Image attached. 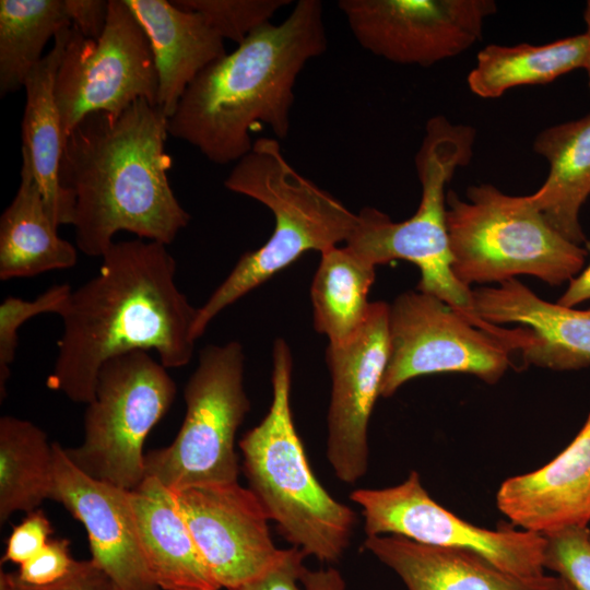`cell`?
<instances>
[{"mask_svg": "<svg viewBox=\"0 0 590 590\" xmlns=\"http://www.w3.org/2000/svg\"><path fill=\"white\" fill-rule=\"evenodd\" d=\"M497 508L526 531L546 535L590 522V413L575 438L553 460L505 480Z\"/></svg>", "mask_w": 590, "mask_h": 590, "instance_id": "obj_18", "label": "cell"}, {"mask_svg": "<svg viewBox=\"0 0 590 590\" xmlns=\"http://www.w3.org/2000/svg\"><path fill=\"white\" fill-rule=\"evenodd\" d=\"M177 7L200 13L225 40L239 45L270 22L290 0H174Z\"/></svg>", "mask_w": 590, "mask_h": 590, "instance_id": "obj_29", "label": "cell"}, {"mask_svg": "<svg viewBox=\"0 0 590 590\" xmlns=\"http://www.w3.org/2000/svg\"><path fill=\"white\" fill-rule=\"evenodd\" d=\"M130 500L148 568L162 590H220L173 492L146 476Z\"/></svg>", "mask_w": 590, "mask_h": 590, "instance_id": "obj_21", "label": "cell"}, {"mask_svg": "<svg viewBox=\"0 0 590 590\" xmlns=\"http://www.w3.org/2000/svg\"><path fill=\"white\" fill-rule=\"evenodd\" d=\"M244 368V350L237 341L200 351L184 389L182 425L170 445L145 453L146 476L170 489L237 482L235 436L250 410Z\"/></svg>", "mask_w": 590, "mask_h": 590, "instance_id": "obj_9", "label": "cell"}, {"mask_svg": "<svg viewBox=\"0 0 590 590\" xmlns=\"http://www.w3.org/2000/svg\"><path fill=\"white\" fill-rule=\"evenodd\" d=\"M586 249L590 253V241H586ZM590 299V262L575 278L568 282L564 294L556 302L566 307H575Z\"/></svg>", "mask_w": 590, "mask_h": 590, "instance_id": "obj_37", "label": "cell"}, {"mask_svg": "<svg viewBox=\"0 0 590 590\" xmlns=\"http://www.w3.org/2000/svg\"><path fill=\"white\" fill-rule=\"evenodd\" d=\"M476 315L491 324L520 323L528 330L522 363L552 370L590 366V308L540 298L517 279L472 290Z\"/></svg>", "mask_w": 590, "mask_h": 590, "instance_id": "obj_17", "label": "cell"}, {"mask_svg": "<svg viewBox=\"0 0 590 590\" xmlns=\"http://www.w3.org/2000/svg\"><path fill=\"white\" fill-rule=\"evenodd\" d=\"M306 556L295 546L284 548L274 565L233 590H304L302 577L306 570Z\"/></svg>", "mask_w": 590, "mask_h": 590, "instance_id": "obj_34", "label": "cell"}, {"mask_svg": "<svg viewBox=\"0 0 590 590\" xmlns=\"http://www.w3.org/2000/svg\"><path fill=\"white\" fill-rule=\"evenodd\" d=\"M71 25L85 38L98 39L106 26L109 1L64 0Z\"/></svg>", "mask_w": 590, "mask_h": 590, "instance_id": "obj_36", "label": "cell"}, {"mask_svg": "<svg viewBox=\"0 0 590 590\" xmlns=\"http://www.w3.org/2000/svg\"><path fill=\"white\" fill-rule=\"evenodd\" d=\"M52 532L51 523L42 510L27 512L9 535L1 563H25L46 546Z\"/></svg>", "mask_w": 590, "mask_h": 590, "instance_id": "obj_33", "label": "cell"}, {"mask_svg": "<svg viewBox=\"0 0 590 590\" xmlns=\"http://www.w3.org/2000/svg\"><path fill=\"white\" fill-rule=\"evenodd\" d=\"M293 359L283 339L273 346L272 402L262 421L239 441L249 488L280 534L307 556L338 562L357 518L315 476L291 410Z\"/></svg>", "mask_w": 590, "mask_h": 590, "instance_id": "obj_5", "label": "cell"}, {"mask_svg": "<svg viewBox=\"0 0 590 590\" xmlns=\"http://www.w3.org/2000/svg\"><path fill=\"white\" fill-rule=\"evenodd\" d=\"M357 43L400 64L430 67L481 40L493 0H341Z\"/></svg>", "mask_w": 590, "mask_h": 590, "instance_id": "obj_13", "label": "cell"}, {"mask_svg": "<svg viewBox=\"0 0 590 590\" xmlns=\"http://www.w3.org/2000/svg\"><path fill=\"white\" fill-rule=\"evenodd\" d=\"M475 135L471 126L452 123L444 116L429 118L415 155L422 187L416 212L393 222L386 213L365 206L357 213L345 246L375 267L396 259L414 263L421 272L417 291L444 300L475 327L511 341L515 329L482 320L473 306L472 290L460 283L451 269L445 189L456 170L470 164Z\"/></svg>", "mask_w": 590, "mask_h": 590, "instance_id": "obj_6", "label": "cell"}, {"mask_svg": "<svg viewBox=\"0 0 590 590\" xmlns=\"http://www.w3.org/2000/svg\"><path fill=\"white\" fill-rule=\"evenodd\" d=\"M587 56L585 33L544 45L491 44L479 51L467 82L476 96L498 98L510 88L548 84L576 69H585Z\"/></svg>", "mask_w": 590, "mask_h": 590, "instance_id": "obj_25", "label": "cell"}, {"mask_svg": "<svg viewBox=\"0 0 590 590\" xmlns=\"http://www.w3.org/2000/svg\"><path fill=\"white\" fill-rule=\"evenodd\" d=\"M560 590H576V589L563 579Z\"/></svg>", "mask_w": 590, "mask_h": 590, "instance_id": "obj_41", "label": "cell"}, {"mask_svg": "<svg viewBox=\"0 0 590 590\" xmlns=\"http://www.w3.org/2000/svg\"><path fill=\"white\" fill-rule=\"evenodd\" d=\"M467 199L446 196L451 269L464 286L518 275L558 286L583 269L587 249L552 227L530 196L481 184L467 189Z\"/></svg>", "mask_w": 590, "mask_h": 590, "instance_id": "obj_7", "label": "cell"}, {"mask_svg": "<svg viewBox=\"0 0 590 590\" xmlns=\"http://www.w3.org/2000/svg\"><path fill=\"white\" fill-rule=\"evenodd\" d=\"M17 191L0 217V280L70 269L76 248L58 235L26 155Z\"/></svg>", "mask_w": 590, "mask_h": 590, "instance_id": "obj_24", "label": "cell"}, {"mask_svg": "<svg viewBox=\"0 0 590 590\" xmlns=\"http://www.w3.org/2000/svg\"><path fill=\"white\" fill-rule=\"evenodd\" d=\"M389 358L380 397L389 398L415 377L464 373L496 384L511 366L517 346L475 327L438 297L409 291L388 312Z\"/></svg>", "mask_w": 590, "mask_h": 590, "instance_id": "obj_11", "label": "cell"}, {"mask_svg": "<svg viewBox=\"0 0 590 590\" xmlns=\"http://www.w3.org/2000/svg\"><path fill=\"white\" fill-rule=\"evenodd\" d=\"M375 269L347 246H335L321 252L310 298L315 329L324 334L329 343L349 339L366 320Z\"/></svg>", "mask_w": 590, "mask_h": 590, "instance_id": "obj_26", "label": "cell"}, {"mask_svg": "<svg viewBox=\"0 0 590 590\" xmlns=\"http://www.w3.org/2000/svg\"><path fill=\"white\" fill-rule=\"evenodd\" d=\"M98 272L72 290L61 314L62 333L47 386L72 402L90 403L101 367L110 358L155 351L166 368L193 355L198 308L177 287L176 261L167 246L115 241Z\"/></svg>", "mask_w": 590, "mask_h": 590, "instance_id": "obj_1", "label": "cell"}, {"mask_svg": "<svg viewBox=\"0 0 590 590\" xmlns=\"http://www.w3.org/2000/svg\"><path fill=\"white\" fill-rule=\"evenodd\" d=\"M17 585L23 590H122L118 583L92 559L75 560L67 576L54 585L40 588L25 587L19 582Z\"/></svg>", "mask_w": 590, "mask_h": 590, "instance_id": "obj_35", "label": "cell"}, {"mask_svg": "<svg viewBox=\"0 0 590 590\" xmlns=\"http://www.w3.org/2000/svg\"><path fill=\"white\" fill-rule=\"evenodd\" d=\"M142 26L158 78L157 106L169 118L186 88L227 52L224 39L198 12L166 0H125Z\"/></svg>", "mask_w": 590, "mask_h": 590, "instance_id": "obj_20", "label": "cell"}, {"mask_svg": "<svg viewBox=\"0 0 590 590\" xmlns=\"http://www.w3.org/2000/svg\"><path fill=\"white\" fill-rule=\"evenodd\" d=\"M388 312V304L371 303L359 329L329 343L326 352L332 381L326 453L335 476L347 484L368 469V424L389 358Z\"/></svg>", "mask_w": 590, "mask_h": 590, "instance_id": "obj_14", "label": "cell"}, {"mask_svg": "<svg viewBox=\"0 0 590 590\" xmlns=\"http://www.w3.org/2000/svg\"><path fill=\"white\" fill-rule=\"evenodd\" d=\"M69 545L68 539H50L37 555L21 564L19 570L13 573L16 581L25 587L40 588L61 580L75 562Z\"/></svg>", "mask_w": 590, "mask_h": 590, "instance_id": "obj_32", "label": "cell"}, {"mask_svg": "<svg viewBox=\"0 0 590 590\" xmlns=\"http://www.w3.org/2000/svg\"><path fill=\"white\" fill-rule=\"evenodd\" d=\"M176 397V384L146 351L129 352L99 369L83 420V441L64 448L88 476L127 491L146 477L143 445Z\"/></svg>", "mask_w": 590, "mask_h": 590, "instance_id": "obj_8", "label": "cell"}, {"mask_svg": "<svg viewBox=\"0 0 590 590\" xmlns=\"http://www.w3.org/2000/svg\"><path fill=\"white\" fill-rule=\"evenodd\" d=\"M544 536V568L576 590H590V529L570 527Z\"/></svg>", "mask_w": 590, "mask_h": 590, "instance_id": "obj_31", "label": "cell"}, {"mask_svg": "<svg viewBox=\"0 0 590 590\" xmlns=\"http://www.w3.org/2000/svg\"><path fill=\"white\" fill-rule=\"evenodd\" d=\"M170 491L221 588L233 590L266 571L281 557L283 550L273 543L270 519L250 488L231 482Z\"/></svg>", "mask_w": 590, "mask_h": 590, "instance_id": "obj_15", "label": "cell"}, {"mask_svg": "<svg viewBox=\"0 0 590 590\" xmlns=\"http://www.w3.org/2000/svg\"><path fill=\"white\" fill-rule=\"evenodd\" d=\"M68 24L64 0L0 1L1 97L24 87L47 43Z\"/></svg>", "mask_w": 590, "mask_h": 590, "instance_id": "obj_28", "label": "cell"}, {"mask_svg": "<svg viewBox=\"0 0 590 590\" xmlns=\"http://www.w3.org/2000/svg\"><path fill=\"white\" fill-rule=\"evenodd\" d=\"M54 449L46 433L16 416L0 418V522L51 498Z\"/></svg>", "mask_w": 590, "mask_h": 590, "instance_id": "obj_27", "label": "cell"}, {"mask_svg": "<svg viewBox=\"0 0 590 590\" xmlns=\"http://www.w3.org/2000/svg\"><path fill=\"white\" fill-rule=\"evenodd\" d=\"M350 499L362 509L367 536L401 535L421 544L474 552L515 576L544 575V535L488 530L464 521L429 496L416 471L394 486L354 489Z\"/></svg>", "mask_w": 590, "mask_h": 590, "instance_id": "obj_12", "label": "cell"}, {"mask_svg": "<svg viewBox=\"0 0 590 590\" xmlns=\"http://www.w3.org/2000/svg\"><path fill=\"white\" fill-rule=\"evenodd\" d=\"M157 94L149 39L125 0H109L107 23L96 40L71 25L55 80L64 140L90 114H118L140 99L157 105Z\"/></svg>", "mask_w": 590, "mask_h": 590, "instance_id": "obj_10", "label": "cell"}, {"mask_svg": "<svg viewBox=\"0 0 590 590\" xmlns=\"http://www.w3.org/2000/svg\"><path fill=\"white\" fill-rule=\"evenodd\" d=\"M224 186L270 209L274 229L263 246L239 258L227 278L198 308L193 324L196 340L223 309L305 252L321 253L341 241L346 243L357 223V214L290 165L273 138L255 140L251 151L235 163Z\"/></svg>", "mask_w": 590, "mask_h": 590, "instance_id": "obj_4", "label": "cell"}, {"mask_svg": "<svg viewBox=\"0 0 590 590\" xmlns=\"http://www.w3.org/2000/svg\"><path fill=\"white\" fill-rule=\"evenodd\" d=\"M0 590H23L13 577V573L0 571Z\"/></svg>", "mask_w": 590, "mask_h": 590, "instance_id": "obj_40", "label": "cell"}, {"mask_svg": "<svg viewBox=\"0 0 590 590\" xmlns=\"http://www.w3.org/2000/svg\"><path fill=\"white\" fill-rule=\"evenodd\" d=\"M72 287L68 283L55 284L33 300L15 296L5 297L0 304V398H5L11 364L17 347V331L27 320L40 314L61 316Z\"/></svg>", "mask_w": 590, "mask_h": 590, "instance_id": "obj_30", "label": "cell"}, {"mask_svg": "<svg viewBox=\"0 0 590 590\" xmlns=\"http://www.w3.org/2000/svg\"><path fill=\"white\" fill-rule=\"evenodd\" d=\"M533 150L547 162L548 174L532 201L558 233L586 244L579 214L590 197V114L543 129Z\"/></svg>", "mask_w": 590, "mask_h": 590, "instance_id": "obj_23", "label": "cell"}, {"mask_svg": "<svg viewBox=\"0 0 590 590\" xmlns=\"http://www.w3.org/2000/svg\"><path fill=\"white\" fill-rule=\"evenodd\" d=\"M304 590H345V582L334 568L306 570L302 577Z\"/></svg>", "mask_w": 590, "mask_h": 590, "instance_id": "obj_38", "label": "cell"}, {"mask_svg": "<svg viewBox=\"0 0 590 590\" xmlns=\"http://www.w3.org/2000/svg\"><path fill=\"white\" fill-rule=\"evenodd\" d=\"M167 127L162 109L140 99L118 114L87 115L66 138L59 179L86 256L102 257L121 231L167 246L189 224L167 175Z\"/></svg>", "mask_w": 590, "mask_h": 590, "instance_id": "obj_2", "label": "cell"}, {"mask_svg": "<svg viewBox=\"0 0 590 590\" xmlns=\"http://www.w3.org/2000/svg\"><path fill=\"white\" fill-rule=\"evenodd\" d=\"M364 546L401 578L406 590H560L563 582L558 576H515L474 552L396 534L367 536Z\"/></svg>", "mask_w": 590, "mask_h": 590, "instance_id": "obj_19", "label": "cell"}, {"mask_svg": "<svg viewBox=\"0 0 590 590\" xmlns=\"http://www.w3.org/2000/svg\"><path fill=\"white\" fill-rule=\"evenodd\" d=\"M70 30L68 24L58 32L51 49L30 72L23 87L26 102L21 127L22 153L30 161L47 211L58 227L71 225L73 220V200L59 179L66 140L55 97L56 74Z\"/></svg>", "mask_w": 590, "mask_h": 590, "instance_id": "obj_22", "label": "cell"}, {"mask_svg": "<svg viewBox=\"0 0 590 590\" xmlns=\"http://www.w3.org/2000/svg\"><path fill=\"white\" fill-rule=\"evenodd\" d=\"M54 488L51 498L85 528L91 559L122 590H162L154 581L141 548L130 491L95 480L52 444Z\"/></svg>", "mask_w": 590, "mask_h": 590, "instance_id": "obj_16", "label": "cell"}, {"mask_svg": "<svg viewBox=\"0 0 590 590\" xmlns=\"http://www.w3.org/2000/svg\"><path fill=\"white\" fill-rule=\"evenodd\" d=\"M326 49L322 2L299 0L280 24L262 25L198 74L168 118V134L220 165L251 151L257 123L285 139L297 76Z\"/></svg>", "mask_w": 590, "mask_h": 590, "instance_id": "obj_3", "label": "cell"}, {"mask_svg": "<svg viewBox=\"0 0 590 590\" xmlns=\"http://www.w3.org/2000/svg\"><path fill=\"white\" fill-rule=\"evenodd\" d=\"M583 20H585V23H586V27H587V31H586V36L588 38V56H587V62H586V66H585V70L587 71V74H588V84H589V88H590V0L587 1L586 3V8H585V11H583Z\"/></svg>", "mask_w": 590, "mask_h": 590, "instance_id": "obj_39", "label": "cell"}]
</instances>
